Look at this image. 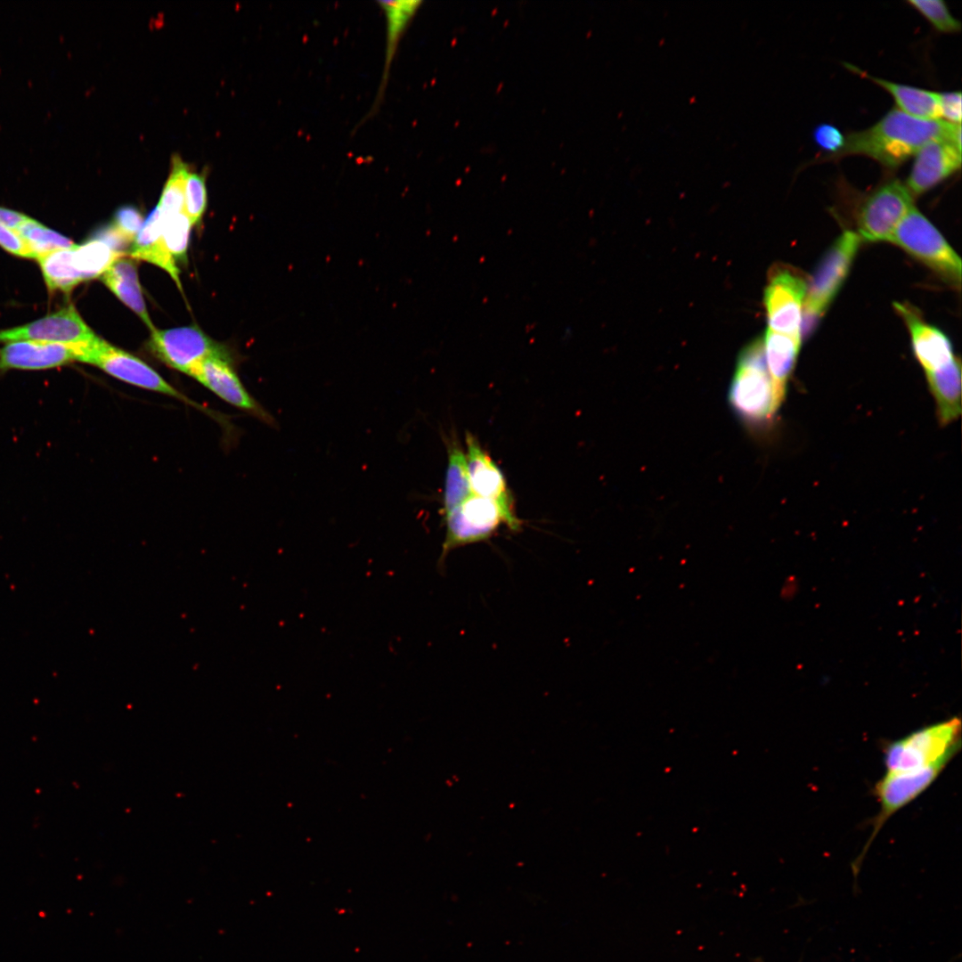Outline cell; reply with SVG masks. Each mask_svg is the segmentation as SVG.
<instances>
[{
    "label": "cell",
    "mask_w": 962,
    "mask_h": 962,
    "mask_svg": "<svg viewBox=\"0 0 962 962\" xmlns=\"http://www.w3.org/2000/svg\"><path fill=\"white\" fill-rule=\"evenodd\" d=\"M905 321L911 337L912 349L925 372L941 369L954 359L949 338L937 328L925 322L906 304H894Z\"/></svg>",
    "instance_id": "17"
},
{
    "label": "cell",
    "mask_w": 962,
    "mask_h": 962,
    "mask_svg": "<svg viewBox=\"0 0 962 962\" xmlns=\"http://www.w3.org/2000/svg\"><path fill=\"white\" fill-rule=\"evenodd\" d=\"M448 463L443 493L442 514L444 515L462 503L473 493L467 466L466 454L453 434L445 439Z\"/></svg>",
    "instance_id": "24"
},
{
    "label": "cell",
    "mask_w": 962,
    "mask_h": 962,
    "mask_svg": "<svg viewBox=\"0 0 962 962\" xmlns=\"http://www.w3.org/2000/svg\"><path fill=\"white\" fill-rule=\"evenodd\" d=\"M945 767L946 765L938 764L913 771H886L876 782L874 792L880 808L874 820L870 837L862 853L854 862L852 868L855 873L859 870L868 847L889 818L924 793Z\"/></svg>",
    "instance_id": "10"
},
{
    "label": "cell",
    "mask_w": 962,
    "mask_h": 962,
    "mask_svg": "<svg viewBox=\"0 0 962 962\" xmlns=\"http://www.w3.org/2000/svg\"><path fill=\"white\" fill-rule=\"evenodd\" d=\"M906 187L917 197L950 177L961 167V149L950 138L925 143L917 153Z\"/></svg>",
    "instance_id": "14"
},
{
    "label": "cell",
    "mask_w": 962,
    "mask_h": 962,
    "mask_svg": "<svg viewBox=\"0 0 962 962\" xmlns=\"http://www.w3.org/2000/svg\"><path fill=\"white\" fill-rule=\"evenodd\" d=\"M859 234L846 231L826 252L807 284L803 306L801 337L808 336L825 314L845 281L860 243Z\"/></svg>",
    "instance_id": "4"
},
{
    "label": "cell",
    "mask_w": 962,
    "mask_h": 962,
    "mask_svg": "<svg viewBox=\"0 0 962 962\" xmlns=\"http://www.w3.org/2000/svg\"><path fill=\"white\" fill-rule=\"evenodd\" d=\"M465 442L467 466L473 493L494 501L509 517L518 519L500 468L471 433H466Z\"/></svg>",
    "instance_id": "15"
},
{
    "label": "cell",
    "mask_w": 962,
    "mask_h": 962,
    "mask_svg": "<svg viewBox=\"0 0 962 962\" xmlns=\"http://www.w3.org/2000/svg\"><path fill=\"white\" fill-rule=\"evenodd\" d=\"M890 241L925 264L950 285L960 287L959 257L914 206L901 221Z\"/></svg>",
    "instance_id": "5"
},
{
    "label": "cell",
    "mask_w": 962,
    "mask_h": 962,
    "mask_svg": "<svg viewBox=\"0 0 962 962\" xmlns=\"http://www.w3.org/2000/svg\"><path fill=\"white\" fill-rule=\"evenodd\" d=\"M164 216L157 206L148 216L134 240L129 255L135 259L156 265L173 278L180 289L179 269L167 251L162 238Z\"/></svg>",
    "instance_id": "19"
},
{
    "label": "cell",
    "mask_w": 962,
    "mask_h": 962,
    "mask_svg": "<svg viewBox=\"0 0 962 962\" xmlns=\"http://www.w3.org/2000/svg\"><path fill=\"white\" fill-rule=\"evenodd\" d=\"M961 746V722L952 718L890 742L884 751L886 771L906 772L947 765Z\"/></svg>",
    "instance_id": "3"
},
{
    "label": "cell",
    "mask_w": 962,
    "mask_h": 962,
    "mask_svg": "<svg viewBox=\"0 0 962 962\" xmlns=\"http://www.w3.org/2000/svg\"><path fill=\"white\" fill-rule=\"evenodd\" d=\"M122 256L96 237L74 248V263L85 281L102 275Z\"/></svg>",
    "instance_id": "26"
},
{
    "label": "cell",
    "mask_w": 962,
    "mask_h": 962,
    "mask_svg": "<svg viewBox=\"0 0 962 962\" xmlns=\"http://www.w3.org/2000/svg\"><path fill=\"white\" fill-rule=\"evenodd\" d=\"M908 4L939 32L956 33L961 29L960 22L953 17L942 0H909Z\"/></svg>",
    "instance_id": "30"
},
{
    "label": "cell",
    "mask_w": 962,
    "mask_h": 962,
    "mask_svg": "<svg viewBox=\"0 0 962 962\" xmlns=\"http://www.w3.org/2000/svg\"><path fill=\"white\" fill-rule=\"evenodd\" d=\"M150 347L165 364L187 375L207 357L227 356L220 345L196 326L154 329L151 331Z\"/></svg>",
    "instance_id": "11"
},
{
    "label": "cell",
    "mask_w": 962,
    "mask_h": 962,
    "mask_svg": "<svg viewBox=\"0 0 962 962\" xmlns=\"http://www.w3.org/2000/svg\"><path fill=\"white\" fill-rule=\"evenodd\" d=\"M938 94L939 115L943 121L958 125L961 122V93L943 92Z\"/></svg>",
    "instance_id": "34"
},
{
    "label": "cell",
    "mask_w": 962,
    "mask_h": 962,
    "mask_svg": "<svg viewBox=\"0 0 962 962\" xmlns=\"http://www.w3.org/2000/svg\"><path fill=\"white\" fill-rule=\"evenodd\" d=\"M79 362L93 364L111 377L130 385L172 396L201 408L175 388L145 362L99 337L81 347Z\"/></svg>",
    "instance_id": "7"
},
{
    "label": "cell",
    "mask_w": 962,
    "mask_h": 962,
    "mask_svg": "<svg viewBox=\"0 0 962 962\" xmlns=\"http://www.w3.org/2000/svg\"><path fill=\"white\" fill-rule=\"evenodd\" d=\"M143 224V216L134 206L118 208L113 216L111 227L128 243L133 241Z\"/></svg>",
    "instance_id": "32"
},
{
    "label": "cell",
    "mask_w": 962,
    "mask_h": 962,
    "mask_svg": "<svg viewBox=\"0 0 962 962\" xmlns=\"http://www.w3.org/2000/svg\"><path fill=\"white\" fill-rule=\"evenodd\" d=\"M0 246L6 251L22 257H36L26 241L13 230L0 223Z\"/></svg>",
    "instance_id": "35"
},
{
    "label": "cell",
    "mask_w": 962,
    "mask_h": 962,
    "mask_svg": "<svg viewBox=\"0 0 962 962\" xmlns=\"http://www.w3.org/2000/svg\"><path fill=\"white\" fill-rule=\"evenodd\" d=\"M74 248L58 249L37 257L50 290L69 292L85 281L74 263Z\"/></svg>",
    "instance_id": "25"
},
{
    "label": "cell",
    "mask_w": 962,
    "mask_h": 962,
    "mask_svg": "<svg viewBox=\"0 0 962 962\" xmlns=\"http://www.w3.org/2000/svg\"><path fill=\"white\" fill-rule=\"evenodd\" d=\"M82 345L32 340L7 342L0 351V369L45 370L78 361Z\"/></svg>",
    "instance_id": "16"
},
{
    "label": "cell",
    "mask_w": 962,
    "mask_h": 962,
    "mask_svg": "<svg viewBox=\"0 0 962 962\" xmlns=\"http://www.w3.org/2000/svg\"><path fill=\"white\" fill-rule=\"evenodd\" d=\"M807 284L805 278L791 267H777L770 272L763 297L769 330L802 338Z\"/></svg>",
    "instance_id": "9"
},
{
    "label": "cell",
    "mask_w": 962,
    "mask_h": 962,
    "mask_svg": "<svg viewBox=\"0 0 962 962\" xmlns=\"http://www.w3.org/2000/svg\"><path fill=\"white\" fill-rule=\"evenodd\" d=\"M845 66L851 71L859 74L863 78L871 80L888 92L893 96L897 109L901 111L920 119H939L938 94L936 92L876 77L852 64H845Z\"/></svg>",
    "instance_id": "20"
},
{
    "label": "cell",
    "mask_w": 962,
    "mask_h": 962,
    "mask_svg": "<svg viewBox=\"0 0 962 962\" xmlns=\"http://www.w3.org/2000/svg\"><path fill=\"white\" fill-rule=\"evenodd\" d=\"M207 207L205 175L189 172L185 183L184 212L192 224H198Z\"/></svg>",
    "instance_id": "31"
},
{
    "label": "cell",
    "mask_w": 962,
    "mask_h": 962,
    "mask_svg": "<svg viewBox=\"0 0 962 962\" xmlns=\"http://www.w3.org/2000/svg\"><path fill=\"white\" fill-rule=\"evenodd\" d=\"M97 336L73 306L10 330H0V342L32 340L66 345H85Z\"/></svg>",
    "instance_id": "13"
},
{
    "label": "cell",
    "mask_w": 962,
    "mask_h": 962,
    "mask_svg": "<svg viewBox=\"0 0 962 962\" xmlns=\"http://www.w3.org/2000/svg\"><path fill=\"white\" fill-rule=\"evenodd\" d=\"M813 140L819 148L826 153L820 157H829L837 153L844 144V135L834 125L824 123L813 130Z\"/></svg>",
    "instance_id": "33"
},
{
    "label": "cell",
    "mask_w": 962,
    "mask_h": 962,
    "mask_svg": "<svg viewBox=\"0 0 962 962\" xmlns=\"http://www.w3.org/2000/svg\"><path fill=\"white\" fill-rule=\"evenodd\" d=\"M222 400L275 427L274 418L245 388L228 356L213 355L200 362L188 374Z\"/></svg>",
    "instance_id": "12"
},
{
    "label": "cell",
    "mask_w": 962,
    "mask_h": 962,
    "mask_svg": "<svg viewBox=\"0 0 962 962\" xmlns=\"http://www.w3.org/2000/svg\"><path fill=\"white\" fill-rule=\"evenodd\" d=\"M29 219L24 214L0 207V223L15 232Z\"/></svg>",
    "instance_id": "36"
},
{
    "label": "cell",
    "mask_w": 962,
    "mask_h": 962,
    "mask_svg": "<svg viewBox=\"0 0 962 962\" xmlns=\"http://www.w3.org/2000/svg\"><path fill=\"white\" fill-rule=\"evenodd\" d=\"M192 225L185 212L164 216L162 238L167 251L175 260L183 262L186 260Z\"/></svg>",
    "instance_id": "29"
},
{
    "label": "cell",
    "mask_w": 962,
    "mask_h": 962,
    "mask_svg": "<svg viewBox=\"0 0 962 962\" xmlns=\"http://www.w3.org/2000/svg\"><path fill=\"white\" fill-rule=\"evenodd\" d=\"M929 388L935 399L938 419L942 425L955 420L961 413V363L954 359L944 367L925 372Z\"/></svg>",
    "instance_id": "23"
},
{
    "label": "cell",
    "mask_w": 962,
    "mask_h": 962,
    "mask_svg": "<svg viewBox=\"0 0 962 962\" xmlns=\"http://www.w3.org/2000/svg\"><path fill=\"white\" fill-rule=\"evenodd\" d=\"M769 374L779 397L785 399L787 386L795 368L801 338L767 330L762 338Z\"/></svg>",
    "instance_id": "21"
},
{
    "label": "cell",
    "mask_w": 962,
    "mask_h": 962,
    "mask_svg": "<svg viewBox=\"0 0 962 962\" xmlns=\"http://www.w3.org/2000/svg\"><path fill=\"white\" fill-rule=\"evenodd\" d=\"M443 518L446 530L439 565L444 564L452 550L488 540L503 524L511 531H519L521 527V521L509 517L494 501L476 494Z\"/></svg>",
    "instance_id": "6"
},
{
    "label": "cell",
    "mask_w": 962,
    "mask_h": 962,
    "mask_svg": "<svg viewBox=\"0 0 962 962\" xmlns=\"http://www.w3.org/2000/svg\"><path fill=\"white\" fill-rule=\"evenodd\" d=\"M378 4L383 12L386 26L385 60L380 83L377 92L371 113L377 111L382 102L390 70L399 43L416 14L421 2L420 1H379Z\"/></svg>",
    "instance_id": "18"
},
{
    "label": "cell",
    "mask_w": 962,
    "mask_h": 962,
    "mask_svg": "<svg viewBox=\"0 0 962 962\" xmlns=\"http://www.w3.org/2000/svg\"><path fill=\"white\" fill-rule=\"evenodd\" d=\"M913 207L906 185L890 180L868 195L858 214L859 236L866 241H890L895 229Z\"/></svg>",
    "instance_id": "8"
},
{
    "label": "cell",
    "mask_w": 962,
    "mask_h": 962,
    "mask_svg": "<svg viewBox=\"0 0 962 962\" xmlns=\"http://www.w3.org/2000/svg\"><path fill=\"white\" fill-rule=\"evenodd\" d=\"M960 129V124L942 119H920L893 108L870 127L845 135L844 144L837 153L816 159L819 163L860 155L893 170L932 140L950 138L954 141Z\"/></svg>",
    "instance_id": "1"
},
{
    "label": "cell",
    "mask_w": 962,
    "mask_h": 962,
    "mask_svg": "<svg viewBox=\"0 0 962 962\" xmlns=\"http://www.w3.org/2000/svg\"><path fill=\"white\" fill-rule=\"evenodd\" d=\"M16 232L26 241L34 253L36 259L39 256L62 249H71L76 244L69 238L44 226L30 218Z\"/></svg>",
    "instance_id": "28"
},
{
    "label": "cell",
    "mask_w": 962,
    "mask_h": 962,
    "mask_svg": "<svg viewBox=\"0 0 962 962\" xmlns=\"http://www.w3.org/2000/svg\"><path fill=\"white\" fill-rule=\"evenodd\" d=\"M728 397L735 412L754 424L770 420L783 403L768 371L762 338L741 351Z\"/></svg>",
    "instance_id": "2"
},
{
    "label": "cell",
    "mask_w": 962,
    "mask_h": 962,
    "mask_svg": "<svg viewBox=\"0 0 962 962\" xmlns=\"http://www.w3.org/2000/svg\"><path fill=\"white\" fill-rule=\"evenodd\" d=\"M171 164V172L158 204L163 216L184 212L185 183L190 170L179 156H173Z\"/></svg>",
    "instance_id": "27"
},
{
    "label": "cell",
    "mask_w": 962,
    "mask_h": 962,
    "mask_svg": "<svg viewBox=\"0 0 962 962\" xmlns=\"http://www.w3.org/2000/svg\"><path fill=\"white\" fill-rule=\"evenodd\" d=\"M105 285L147 325L155 329L143 299L135 263L127 257H119L102 275Z\"/></svg>",
    "instance_id": "22"
}]
</instances>
